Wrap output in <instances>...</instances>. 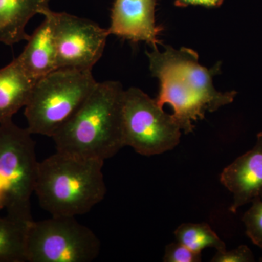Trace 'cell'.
<instances>
[{"mask_svg":"<svg viewBox=\"0 0 262 262\" xmlns=\"http://www.w3.org/2000/svg\"><path fill=\"white\" fill-rule=\"evenodd\" d=\"M220 181L233 194L229 208L232 213L262 196V131L258 134L252 149L224 169Z\"/></svg>","mask_w":262,"mask_h":262,"instance_id":"10","label":"cell"},{"mask_svg":"<svg viewBox=\"0 0 262 262\" xmlns=\"http://www.w3.org/2000/svg\"><path fill=\"white\" fill-rule=\"evenodd\" d=\"M103 164L57 151L39 162L34 187L39 206L57 216L89 213L106 196Z\"/></svg>","mask_w":262,"mask_h":262,"instance_id":"3","label":"cell"},{"mask_svg":"<svg viewBox=\"0 0 262 262\" xmlns=\"http://www.w3.org/2000/svg\"><path fill=\"white\" fill-rule=\"evenodd\" d=\"M224 0H176L175 5L177 7H187L189 5H202L207 8H217L223 3Z\"/></svg>","mask_w":262,"mask_h":262,"instance_id":"19","label":"cell"},{"mask_svg":"<svg viewBox=\"0 0 262 262\" xmlns=\"http://www.w3.org/2000/svg\"><path fill=\"white\" fill-rule=\"evenodd\" d=\"M165 262H200L201 253H196L180 243H172L165 248Z\"/></svg>","mask_w":262,"mask_h":262,"instance_id":"17","label":"cell"},{"mask_svg":"<svg viewBox=\"0 0 262 262\" xmlns=\"http://www.w3.org/2000/svg\"><path fill=\"white\" fill-rule=\"evenodd\" d=\"M98 82L92 70L59 68L36 82L24 115L34 135L52 138L89 97Z\"/></svg>","mask_w":262,"mask_h":262,"instance_id":"4","label":"cell"},{"mask_svg":"<svg viewBox=\"0 0 262 262\" xmlns=\"http://www.w3.org/2000/svg\"><path fill=\"white\" fill-rule=\"evenodd\" d=\"M32 136L13 120L0 123V209L24 224L33 220L31 198L39 163Z\"/></svg>","mask_w":262,"mask_h":262,"instance_id":"5","label":"cell"},{"mask_svg":"<svg viewBox=\"0 0 262 262\" xmlns=\"http://www.w3.org/2000/svg\"><path fill=\"white\" fill-rule=\"evenodd\" d=\"M100 251L98 236L76 217L51 215L27 226V262H92Z\"/></svg>","mask_w":262,"mask_h":262,"instance_id":"6","label":"cell"},{"mask_svg":"<svg viewBox=\"0 0 262 262\" xmlns=\"http://www.w3.org/2000/svg\"><path fill=\"white\" fill-rule=\"evenodd\" d=\"M120 82H97L75 114L52 136L57 151L105 162L125 147Z\"/></svg>","mask_w":262,"mask_h":262,"instance_id":"2","label":"cell"},{"mask_svg":"<svg viewBox=\"0 0 262 262\" xmlns=\"http://www.w3.org/2000/svg\"><path fill=\"white\" fill-rule=\"evenodd\" d=\"M36 82L17 58L0 69V123L11 120L27 106Z\"/></svg>","mask_w":262,"mask_h":262,"instance_id":"12","label":"cell"},{"mask_svg":"<svg viewBox=\"0 0 262 262\" xmlns=\"http://www.w3.org/2000/svg\"><path fill=\"white\" fill-rule=\"evenodd\" d=\"M122 123L125 146L143 156L163 154L180 142L182 129L173 115L137 88L125 90Z\"/></svg>","mask_w":262,"mask_h":262,"instance_id":"7","label":"cell"},{"mask_svg":"<svg viewBox=\"0 0 262 262\" xmlns=\"http://www.w3.org/2000/svg\"><path fill=\"white\" fill-rule=\"evenodd\" d=\"M51 0H0V42L7 46L27 41L26 27L49 8Z\"/></svg>","mask_w":262,"mask_h":262,"instance_id":"13","label":"cell"},{"mask_svg":"<svg viewBox=\"0 0 262 262\" xmlns=\"http://www.w3.org/2000/svg\"><path fill=\"white\" fill-rule=\"evenodd\" d=\"M151 75L160 81L157 102L170 104L173 116L184 134L194 130V122L205 118L207 111L213 113L234 101L235 91L220 92L213 86V77L220 72L221 63L211 70L200 64L198 53L190 48L174 49L165 46L146 51Z\"/></svg>","mask_w":262,"mask_h":262,"instance_id":"1","label":"cell"},{"mask_svg":"<svg viewBox=\"0 0 262 262\" xmlns=\"http://www.w3.org/2000/svg\"><path fill=\"white\" fill-rule=\"evenodd\" d=\"M29 224L8 215L0 217V262H26V232Z\"/></svg>","mask_w":262,"mask_h":262,"instance_id":"14","label":"cell"},{"mask_svg":"<svg viewBox=\"0 0 262 262\" xmlns=\"http://www.w3.org/2000/svg\"><path fill=\"white\" fill-rule=\"evenodd\" d=\"M252 206L245 213L243 222L246 234L256 246L262 248V196L252 202Z\"/></svg>","mask_w":262,"mask_h":262,"instance_id":"16","label":"cell"},{"mask_svg":"<svg viewBox=\"0 0 262 262\" xmlns=\"http://www.w3.org/2000/svg\"><path fill=\"white\" fill-rule=\"evenodd\" d=\"M44 17L17 58L26 72L36 81L59 69L53 24L48 17Z\"/></svg>","mask_w":262,"mask_h":262,"instance_id":"11","label":"cell"},{"mask_svg":"<svg viewBox=\"0 0 262 262\" xmlns=\"http://www.w3.org/2000/svg\"><path fill=\"white\" fill-rule=\"evenodd\" d=\"M41 15L53 24L59 68L92 70L104 51L108 29L89 19L50 8Z\"/></svg>","mask_w":262,"mask_h":262,"instance_id":"8","label":"cell"},{"mask_svg":"<svg viewBox=\"0 0 262 262\" xmlns=\"http://www.w3.org/2000/svg\"><path fill=\"white\" fill-rule=\"evenodd\" d=\"M255 261L251 250L242 245L232 251H216L212 262H252Z\"/></svg>","mask_w":262,"mask_h":262,"instance_id":"18","label":"cell"},{"mask_svg":"<svg viewBox=\"0 0 262 262\" xmlns=\"http://www.w3.org/2000/svg\"><path fill=\"white\" fill-rule=\"evenodd\" d=\"M176 239L196 253L207 248L216 251L227 249L225 243L219 237L208 224L185 223L179 226L174 232Z\"/></svg>","mask_w":262,"mask_h":262,"instance_id":"15","label":"cell"},{"mask_svg":"<svg viewBox=\"0 0 262 262\" xmlns=\"http://www.w3.org/2000/svg\"><path fill=\"white\" fill-rule=\"evenodd\" d=\"M155 6L156 0H115L108 34L158 49L163 27L155 24Z\"/></svg>","mask_w":262,"mask_h":262,"instance_id":"9","label":"cell"}]
</instances>
